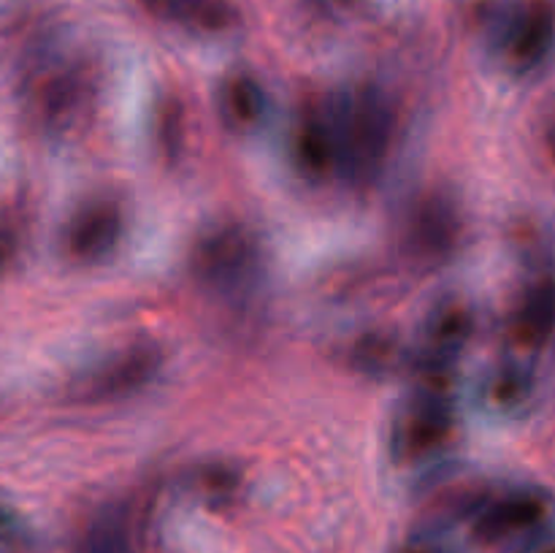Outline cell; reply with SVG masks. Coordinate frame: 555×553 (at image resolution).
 I'll list each match as a JSON object with an SVG mask.
<instances>
[{
  "label": "cell",
  "instance_id": "1",
  "mask_svg": "<svg viewBox=\"0 0 555 553\" xmlns=\"http://www.w3.org/2000/svg\"><path fill=\"white\" fill-rule=\"evenodd\" d=\"M334 125L336 171L352 184L374 182L393 141V103L379 87L361 85L325 98Z\"/></svg>",
  "mask_w": 555,
  "mask_h": 553
},
{
  "label": "cell",
  "instance_id": "7",
  "mask_svg": "<svg viewBox=\"0 0 555 553\" xmlns=\"http://www.w3.org/2000/svg\"><path fill=\"white\" fill-rule=\"evenodd\" d=\"M122 231L125 217L119 204L106 198L90 201L65 228V253L79 263H101L117 249Z\"/></svg>",
  "mask_w": 555,
  "mask_h": 553
},
{
  "label": "cell",
  "instance_id": "2",
  "mask_svg": "<svg viewBox=\"0 0 555 553\" xmlns=\"http://www.w3.org/2000/svg\"><path fill=\"white\" fill-rule=\"evenodd\" d=\"M193 274L217 296H244L260 276V247L238 222H222L195 242Z\"/></svg>",
  "mask_w": 555,
  "mask_h": 553
},
{
  "label": "cell",
  "instance_id": "17",
  "mask_svg": "<svg viewBox=\"0 0 555 553\" xmlns=\"http://www.w3.org/2000/svg\"><path fill=\"white\" fill-rule=\"evenodd\" d=\"M393 356H396V345L390 339H385V336H369V339H363L361 345H358V356L356 361L361 363L363 369H388L390 363H393Z\"/></svg>",
  "mask_w": 555,
  "mask_h": 553
},
{
  "label": "cell",
  "instance_id": "16",
  "mask_svg": "<svg viewBox=\"0 0 555 553\" xmlns=\"http://www.w3.org/2000/svg\"><path fill=\"white\" fill-rule=\"evenodd\" d=\"M531 372L520 363H509L502 372L493 377L491 383V399L496 401L499 407H515L531 394Z\"/></svg>",
  "mask_w": 555,
  "mask_h": 553
},
{
  "label": "cell",
  "instance_id": "12",
  "mask_svg": "<svg viewBox=\"0 0 555 553\" xmlns=\"http://www.w3.org/2000/svg\"><path fill=\"white\" fill-rule=\"evenodd\" d=\"M298 166L307 173H328L336 168V141L334 125H331L328 103H318L301 117L296 136Z\"/></svg>",
  "mask_w": 555,
  "mask_h": 553
},
{
  "label": "cell",
  "instance_id": "6",
  "mask_svg": "<svg viewBox=\"0 0 555 553\" xmlns=\"http://www.w3.org/2000/svg\"><path fill=\"white\" fill-rule=\"evenodd\" d=\"M472 336V314L461 304H444L431 314L426 339L415 358L423 385H450L455 361Z\"/></svg>",
  "mask_w": 555,
  "mask_h": 553
},
{
  "label": "cell",
  "instance_id": "8",
  "mask_svg": "<svg viewBox=\"0 0 555 553\" xmlns=\"http://www.w3.org/2000/svg\"><path fill=\"white\" fill-rule=\"evenodd\" d=\"M38 117L47 128L68 130L79 123L85 108L92 101L90 76L81 68H54L41 76V85L36 90Z\"/></svg>",
  "mask_w": 555,
  "mask_h": 553
},
{
  "label": "cell",
  "instance_id": "13",
  "mask_svg": "<svg viewBox=\"0 0 555 553\" xmlns=\"http://www.w3.org/2000/svg\"><path fill=\"white\" fill-rule=\"evenodd\" d=\"M157 16L190 30L220 33L233 27L236 9L228 0H144Z\"/></svg>",
  "mask_w": 555,
  "mask_h": 553
},
{
  "label": "cell",
  "instance_id": "3",
  "mask_svg": "<svg viewBox=\"0 0 555 553\" xmlns=\"http://www.w3.org/2000/svg\"><path fill=\"white\" fill-rule=\"evenodd\" d=\"M455 423L450 385H423L393 423L390 448L399 461H415L431 453L450 437Z\"/></svg>",
  "mask_w": 555,
  "mask_h": 553
},
{
  "label": "cell",
  "instance_id": "10",
  "mask_svg": "<svg viewBox=\"0 0 555 553\" xmlns=\"http://www.w3.org/2000/svg\"><path fill=\"white\" fill-rule=\"evenodd\" d=\"M555 334V276H542L520 298L513 314V339L524 347H542Z\"/></svg>",
  "mask_w": 555,
  "mask_h": 553
},
{
  "label": "cell",
  "instance_id": "14",
  "mask_svg": "<svg viewBox=\"0 0 555 553\" xmlns=\"http://www.w3.org/2000/svg\"><path fill=\"white\" fill-rule=\"evenodd\" d=\"M220 108L233 128H255L266 114L263 87L253 76H231L220 90Z\"/></svg>",
  "mask_w": 555,
  "mask_h": 553
},
{
  "label": "cell",
  "instance_id": "4",
  "mask_svg": "<svg viewBox=\"0 0 555 553\" xmlns=\"http://www.w3.org/2000/svg\"><path fill=\"white\" fill-rule=\"evenodd\" d=\"M163 366V350L152 342H141V345L119 350L117 356L106 358L98 363L92 372L76 383L79 399L85 401H114L122 396L135 394L144 388Z\"/></svg>",
  "mask_w": 555,
  "mask_h": 553
},
{
  "label": "cell",
  "instance_id": "9",
  "mask_svg": "<svg viewBox=\"0 0 555 553\" xmlns=\"http://www.w3.org/2000/svg\"><path fill=\"white\" fill-rule=\"evenodd\" d=\"M555 41V14L547 3L526 5L515 20L509 22L504 47H507L509 63L518 70H531L547 57Z\"/></svg>",
  "mask_w": 555,
  "mask_h": 553
},
{
  "label": "cell",
  "instance_id": "5",
  "mask_svg": "<svg viewBox=\"0 0 555 553\" xmlns=\"http://www.w3.org/2000/svg\"><path fill=\"white\" fill-rule=\"evenodd\" d=\"M461 236V215L448 193H426L406 220V253L426 266H437L453 255Z\"/></svg>",
  "mask_w": 555,
  "mask_h": 553
},
{
  "label": "cell",
  "instance_id": "11",
  "mask_svg": "<svg viewBox=\"0 0 555 553\" xmlns=\"http://www.w3.org/2000/svg\"><path fill=\"white\" fill-rule=\"evenodd\" d=\"M547 513L545 499L537 493H513V497L502 499V502L491 504L486 513L477 518L475 535L482 542H499L509 535L531 529L540 524Z\"/></svg>",
  "mask_w": 555,
  "mask_h": 553
},
{
  "label": "cell",
  "instance_id": "15",
  "mask_svg": "<svg viewBox=\"0 0 555 553\" xmlns=\"http://www.w3.org/2000/svg\"><path fill=\"white\" fill-rule=\"evenodd\" d=\"M85 553H133V531L125 510L106 507L85 531Z\"/></svg>",
  "mask_w": 555,
  "mask_h": 553
},
{
  "label": "cell",
  "instance_id": "18",
  "mask_svg": "<svg viewBox=\"0 0 555 553\" xmlns=\"http://www.w3.org/2000/svg\"><path fill=\"white\" fill-rule=\"evenodd\" d=\"M20 253V228L11 220H0V276L11 269Z\"/></svg>",
  "mask_w": 555,
  "mask_h": 553
},
{
  "label": "cell",
  "instance_id": "20",
  "mask_svg": "<svg viewBox=\"0 0 555 553\" xmlns=\"http://www.w3.org/2000/svg\"><path fill=\"white\" fill-rule=\"evenodd\" d=\"M534 553H555V545H545V548H540V551H534Z\"/></svg>",
  "mask_w": 555,
  "mask_h": 553
},
{
  "label": "cell",
  "instance_id": "19",
  "mask_svg": "<svg viewBox=\"0 0 555 553\" xmlns=\"http://www.w3.org/2000/svg\"><path fill=\"white\" fill-rule=\"evenodd\" d=\"M11 531H14V520H11V515L0 507V537H9Z\"/></svg>",
  "mask_w": 555,
  "mask_h": 553
},
{
  "label": "cell",
  "instance_id": "21",
  "mask_svg": "<svg viewBox=\"0 0 555 553\" xmlns=\"http://www.w3.org/2000/svg\"><path fill=\"white\" fill-rule=\"evenodd\" d=\"M551 144H553V150H555V128H553V136H551Z\"/></svg>",
  "mask_w": 555,
  "mask_h": 553
}]
</instances>
